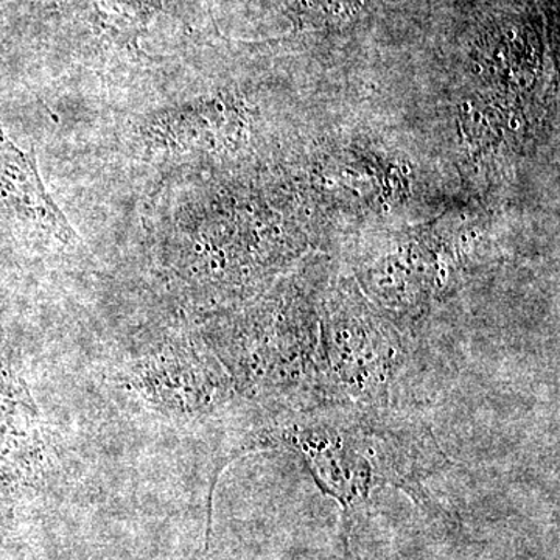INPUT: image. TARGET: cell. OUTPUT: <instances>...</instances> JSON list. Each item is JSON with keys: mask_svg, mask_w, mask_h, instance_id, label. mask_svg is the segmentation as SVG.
Returning a JSON list of instances; mask_svg holds the SVG:
<instances>
[{"mask_svg": "<svg viewBox=\"0 0 560 560\" xmlns=\"http://www.w3.org/2000/svg\"><path fill=\"white\" fill-rule=\"evenodd\" d=\"M411 348L390 324L361 307H337L319 326V404L399 407Z\"/></svg>", "mask_w": 560, "mask_h": 560, "instance_id": "2", "label": "cell"}, {"mask_svg": "<svg viewBox=\"0 0 560 560\" xmlns=\"http://www.w3.org/2000/svg\"><path fill=\"white\" fill-rule=\"evenodd\" d=\"M256 429L243 433L221 469L257 451H282L301 460L324 495L341 508V540L348 560L357 515L372 495L399 489L423 511L452 521L427 490V482L452 467L425 419L401 407L319 404L275 408Z\"/></svg>", "mask_w": 560, "mask_h": 560, "instance_id": "1", "label": "cell"}, {"mask_svg": "<svg viewBox=\"0 0 560 560\" xmlns=\"http://www.w3.org/2000/svg\"><path fill=\"white\" fill-rule=\"evenodd\" d=\"M0 208L31 221L58 242H77L75 231L46 190L35 154L14 145L0 128Z\"/></svg>", "mask_w": 560, "mask_h": 560, "instance_id": "3", "label": "cell"}, {"mask_svg": "<svg viewBox=\"0 0 560 560\" xmlns=\"http://www.w3.org/2000/svg\"><path fill=\"white\" fill-rule=\"evenodd\" d=\"M171 0H75L81 20L98 38L127 54H140L139 40Z\"/></svg>", "mask_w": 560, "mask_h": 560, "instance_id": "4", "label": "cell"}]
</instances>
